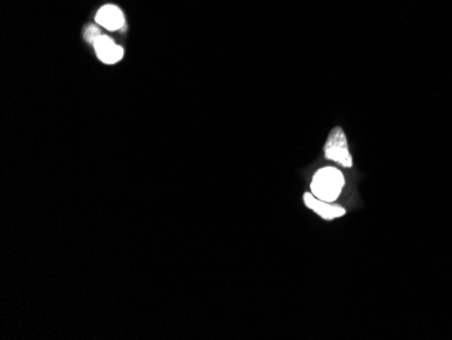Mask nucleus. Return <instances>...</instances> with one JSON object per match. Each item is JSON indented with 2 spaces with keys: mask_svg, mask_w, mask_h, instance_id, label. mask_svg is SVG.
Instances as JSON below:
<instances>
[{
  "mask_svg": "<svg viewBox=\"0 0 452 340\" xmlns=\"http://www.w3.org/2000/svg\"><path fill=\"white\" fill-rule=\"evenodd\" d=\"M344 184V175L338 169L324 167L317 171L313 176L311 184V194L330 203L339 198Z\"/></svg>",
  "mask_w": 452,
  "mask_h": 340,
  "instance_id": "f257e3e1",
  "label": "nucleus"
},
{
  "mask_svg": "<svg viewBox=\"0 0 452 340\" xmlns=\"http://www.w3.org/2000/svg\"><path fill=\"white\" fill-rule=\"evenodd\" d=\"M325 157L328 160L339 163L340 166L345 169L353 167V157L343 129L335 128L330 132L325 145Z\"/></svg>",
  "mask_w": 452,
  "mask_h": 340,
  "instance_id": "f03ea898",
  "label": "nucleus"
},
{
  "mask_svg": "<svg viewBox=\"0 0 452 340\" xmlns=\"http://www.w3.org/2000/svg\"><path fill=\"white\" fill-rule=\"evenodd\" d=\"M92 45L97 52V56L104 64H117L124 57V49L107 36L100 34Z\"/></svg>",
  "mask_w": 452,
  "mask_h": 340,
  "instance_id": "7ed1b4c3",
  "label": "nucleus"
},
{
  "mask_svg": "<svg viewBox=\"0 0 452 340\" xmlns=\"http://www.w3.org/2000/svg\"><path fill=\"white\" fill-rule=\"evenodd\" d=\"M303 201L311 211L317 213L324 220H333V218H338V217H341L345 214L344 208H341L339 205H330L329 202L314 197L311 193H305Z\"/></svg>",
  "mask_w": 452,
  "mask_h": 340,
  "instance_id": "20e7f679",
  "label": "nucleus"
},
{
  "mask_svg": "<svg viewBox=\"0 0 452 340\" xmlns=\"http://www.w3.org/2000/svg\"><path fill=\"white\" fill-rule=\"evenodd\" d=\"M97 23L107 30H121L125 26V16L122 11L113 4H106L100 9L95 16Z\"/></svg>",
  "mask_w": 452,
  "mask_h": 340,
  "instance_id": "39448f33",
  "label": "nucleus"
},
{
  "mask_svg": "<svg viewBox=\"0 0 452 340\" xmlns=\"http://www.w3.org/2000/svg\"><path fill=\"white\" fill-rule=\"evenodd\" d=\"M100 36V30L97 28L95 25H92V26H90V28L85 30V40L88 41V43H94V41L98 38Z\"/></svg>",
  "mask_w": 452,
  "mask_h": 340,
  "instance_id": "423d86ee",
  "label": "nucleus"
}]
</instances>
